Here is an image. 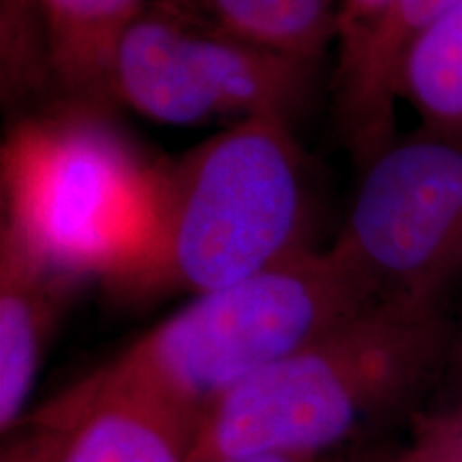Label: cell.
<instances>
[{
	"label": "cell",
	"mask_w": 462,
	"mask_h": 462,
	"mask_svg": "<svg viewBox=\"0 0 462 462\" xmlns=\"http://www.w3.org/2000/svg\"><path fill=\"white\" fill-rule=\"evenodd\" d=\"M392 462H462V398L415 415L407 443Z\"/></svg>",
	"instance_id": "4fadbf2b"
},
{
	"label": "cell",
	"mask_w": 462,
	"mask_h": 462,
	"mask_svg": "<svg viewBox=\"0 0 462 462\" xmlns=\"http://www.w3.org/2000/svg\"><path fill=\"white\" fill-rule=\"evenodd\" d=\"M330 248L374 304L443 309L462 276V133L420 126L374 154Z\"/></svg>",
	"instance_id": "5b68a950"
},
{
	"label": "cell",
	"mask_w": 462,
	"mask_h": 462,
	"mask_svg": "<svg viewBox=\"0 0 462 462\" xmlns=\"http://www.w3.org/2000/svg\"><path fill=\"white\" fill-rule=\"evenodd\" d=\"M150 0H42L51 84L69 103L106 109L114 103L109 75L135 17Z\"/></svg>",
	"instance_id": "9c48e42d"
},
{
	"label": "cell",
	"mask_w": 462,
	"mask_h": 462,
	"mask_svg": "<svg viewBox=\"0 0 462 462\" xmlns=\"http://www.w3.org/2000/svg\"><path fill=\"white\" fill-rule=\"evenodd\" d=\"M206 24L282 54L319 62L337 43V0H171Z\"/></svg>",
	"instance_id": "30bf717a"
},
{
	"label": "cell",
	"mask_w": 462,
	"mask_h": 462,
	"mask_svg": "<svg viewBox=\"0 0 462 462\" xmlns=\"http://www.w3.org/2000/svg\"><path fill=\"white\" fill-rule=\"evenodd\" d=\"M62 432L54 426L32 420L20 432L9 435L0 462H58Z\"/></svg>",
	"instance_id": "5bb4252c"
},
{
	"label": "cell",
	"mask_w": 462,
	"mask_h": 462,
	"mask_svg": "<svg viewBox=\"0 0 462 462\" xmlns=\"http://www.w3.org/2000/svg\"><path fill=\"white\" fill-rule=\"evenodd\" d=\"M454 360V371H456V379H458V388H460V396L462 398V343L456 345L454 343V349H452V356H449Z\"/></svg>",
	"instance_id": "e0dca14e"
},
{
	"label": "cell",
	"mask_w": 462,
	"mask_h": 462,
	"mask_svg": "<svg viewBox=\"0 0 462 462\" xmlns=\"http://www.w3.org/2000/svg\"><path fill=\"white\" fill-rule=\"evenodd\" d=\"M452 349L443 309L374 304L212 404L187 460L257 452L319 458L411 404Z\"/></svg>",
	"instance_id": "7a4b0ae2"
},
{
	"label": "cell",
	"mask_w": 462,
	"mask_h": 462,
	"mask_svg": "<svg viewBox=\"0 0 462 462\" xmlns=\"http://www.w3.org/2000/svg\"><path fill=\"white\" fill-rule=\"evenodd\" d=\"M32 420L62 432L58 462H187L193 429L157 402L92 374L39 409Z\"/></svg>",
	"instance_id": "8992f818"
},
{
	"label": "cell",
	"mask_w": 462,
	"mask_h": 462,
	"mask_svg": "<svg viewBox=\"0 0 462 462\" xmlns=\"http://www.w3.org/2000/svg\"><path fill=\"white\" fill-rule=\"evenodd\" d=\"M371 306L332 248H309L193 296L90 374L157 402L195 430L231 390Z\"/></svg>",
	"instance_id": "3957f363"
},
{
	"label": "cell",
	"mask_w": 462,
	"mask_h": 462,
	"mask_svg": "<svg viewBox=\"0 0 462 462\" xmlns=\"http://www.w3.org/2000/svg\"><path fill=\"white\" fill-rule=\"evenodd\" d=\"M101 112L67 103L17 123L0 152V180L5 227L56 274L107 285L152 242L161 163Z\"/></svg>",
	"instance_id": "277c9868"
},
{
	"label": "cell",
	"mask_w": 462,
	"mask_h": 462,
	"mask_svg": "<svg viewBox=\"0 0 462 462\" xmlns=\"http://www.w3.org/2000/svg\"><path fill=\"white\" fill-rule=\"evenodd\" d=\"M396 95L424 129L462 133V3L411 43L398 69Z\"/></svg>",
	"instance_id": "8fae6325"
},
{
	"label": "cell",
	"mask_w": 462,
	"mask_h": 462,
	"mask_svg": "<svg viewBox=\"0 0 462 462\" xmlns=\"http://www.w3.org/2000/svg\"><path fill=\"white\" fill-rule=\"evenodd\" d=\"M388 0H337L338 58L349 54L377 20Z\"/></svg>",
	"instance_id": "9a60e30c"
},
{
	"label": "cell",
	"mask_w": 462,
	"mask_h": 462,
	"mask_svg": "<svg viewBox=\"0 0 462 462\" xmlns=\"http://www.w3.org/2000/svg\"><path fill=\"white\" fill-rule=\"evenodd\" d=\"M0 84L9 101L51 84L42 0H0Z\"/></svg>",
	"instance_id": "7c38bea8"
},
{
	"label": "cell",
	"mask_w": 462,
	"mask_h": 462,
	"mask_svg": "<svg viewBox=\"0 0 462 462\" xmlns=\"http://www.w3.org/2000/svg\"><path fill=\"white\" fill-rule=\"evenodd\" d=\"M462 0H388L362 42L338 58L343 135L360 167L398 137L396 75L411 43Z\"/></svg>",
	"instance_id": "52a82bcc"
},
{
	"label": "cell",
	"mask_w": 462,
	"mask_h": 462,
	"mask_svg": "<svg viewBox=\"0 0 462 462\" xmlns=\"http://www.w3.org/2000/svg\"><path fill=\"white\" fill-rule=\"evenodd\" d=\"M187 462H319L317 456L289 454V452H257V454H236V456H212V458H198Z\"/></svg>",
	"instance_id": "2e32d148"
},
{
	"label": "cell",
	"mask_w": 462,
	"mask_h": 462,
	"mask_svg": "<svg viewBox=\"0 0 462 462\" xmlns=\"http://www.w3.org/2000/svg\"><path fill=\"white\" fill-rule=\"evenodd\" d=\"M75 282L45 265L20 236L0 227V432L11 435L39 377Z\"/></svg>",
	"instance_id": "ba28073f"
},
{
	"label": "cell",
	"mask_w": 462,
	"mask_h": 462,
	"mask_svg": "<svg viewBox=\"0 0 462 462\" xmlns=\"http://www.w3.org/2000/svg\"><path fill=\"white\" fill-rule=\"evenodd\" d=\"M309 167L293 123H229L161 163L157 229L140 262L107 282L120 300L199 296L309 251Z\"/></svg>",
	"instance_id": "6da1fadb"
}]
</instances>
